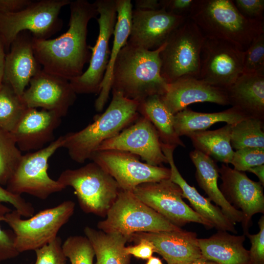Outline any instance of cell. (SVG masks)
<instances>
[{"label": "cell", "instance_id": "cell-1", "mask_svg": "<svg viewBox=\"0 0 264 264\" xmlns=\"http://www.w3.org/2000/svg\"><path fill=\"white\" fill-rule=\"evenodd\" d=\"M69 5L67 30L52 39L33 38V50L43 71L70 81L81 75L85 64L89 62L88 25L99 14L94 2L87 0L71 1Z\"/></svg>", "mask_w": 264, "mask_h": 264}, {"label": "cell", "instance_id": "cell-2", "mask_svg": "<svg viewBox=\"0 0 264 264\" xmlns=\"http://www.w3.org/2000/svg\"><path fill=\"white\" fill-rule=\"evenodd\" d=\"M165 44L150 50L127 42L114 63L111 91L139 103L152 95H163L168 84L161 75L160 53Z\"/></svg>", "mask_w": 264, "mask_h": 264}, {"label": "cell", "instance_id": "cell-3", "mask_svg": "<svg viewBox=\"0 0 264 264\" xmlns=\"http://www.w3.org/2000/svg\"><path fill=\"white\" fill-rule=\"evenodd\" d=\"M188 17L204 37L229 41L244 51L264 33V21L244 17L231 0H194Z\"/></svg>", "mask_w": 264, "mask_h": 264}, {"label": "cell", "instance_id": "cell-4", "mask_svg": "<svg viewBox=\"0 0 264 264\" xmlns=\"http://www.w3.org/2000/svg\"><path fill=\"white\" fill-rule=\"evenodd\" d=\"M111 101L102 114L82 130L63 135V147L72 160L83 163L104 141L113 137L132 124L139 116V102L112 91Z\"/></svg>", "mask_w": 264, "mask_h": 264}, {"label": "cell", "instance_id": "cell-5", "mask_svg": "<svg viewBox=\"0 0 264 264\" xmlns=\"http://www.w3.org/2000/svg\"><path fill=\"white\" fill-rule=\"evenodd\" d=\"M106 233H117L129 241L137 232L178 230L179 227L139 200L132 191L120 190L106 219L97 223Z\"/></svg>", "mask_w": 264, "mask_h": 264}, {"label": "cell", "instance_id": "cell-6", "mask_svg": "<svg viewBox=\"0 0 264 264\" xmlns=\"http://www.w3.org/2000/svg\"><path fill=\"white\" fill-rule=\"evenodd\" d=\"M57 180L65 188L72 187L82 210L104 217L120 189L115 180L94 162L76 169H66Z\"/></svg>", "mask_w": 264, "mask_h": 264}, {"label": "cell", "instance_id": "cell-7", "mask_svg": "<svg viewBox=\"0 0 264 264\" xmlns=\"http://www.w3.org/2000/svg\"><path fill=\"white\" fill-rule=\"evenodd\" d=\"M204 40L189 17L171 34L160 53L161 75L167 83L185 77L198 79Z\"/></svg>", "mask_w": 264, "mask_h": 264}, {"label": "cell", "instance_id": "cell-8", "mask_svg": "<svg viewBox=\"0 0 264 264\" xmlns=\"http://www.w3.org/2000/svg\"><path fill=\"white\" fill-rule=\"evenodd\" d=\"M75 203L66 200L25 220L21 219V215L14 209L6 214L1 221L12 229L15 248L20 253L35 250L54 240L73 215Z\"/></svg>", "mask_w": 264, "mask_h": 264}, {"label": "cell", "instance_id": "cell-9", "mask_svg": "<svg viewBox=\"0 0 264 264\" xmlns=\"http://www.w3.org/2000/svg\"><path fill=\"white\" fill-rule=\"evenodd\" d=\"M70 0H41L33 1L16 13L0 14V37L5 49L8 50L18 35L29 31L34 38L48 39L63 26L59 17L63 7Z\"/></svg>", "mask_w": 264, "mask_h": 264}, {"label": "cell", "instance_id": "cell-10", "mask_svg": "<svg viewBox=\"0 0 264 264\" xmlns=\"http://www.w3.org/2000/svg\"><path fill=\"white\" fill-rule=\"evenodd\" d=\"M64 136H60L47 146L22 155V158L8 181L6 189L12 194H29L41 199L66 188L47 173L48 160L59 148L63 147Z\"/></svg>", "mask_w": 264, "mask_h": 264}, {"label": "cell", "instance_id": "cell-11", "mask_svg": "<svg viewBox=\"0 0 264 264\" xmlns=\"http://www.w3.org/2000/svg\"><path fill=\"white\" fill-rule=\"evenodd\" d=\"M99 17L96 18L99 34L91 50L88 69L69 81L76 94H98L108 66L110 51V39L117 20L115 0H97L94 2Z\"/></svg>", "mask_w": 264, "mask_h": 264}, {"label": "cell", "instance_id": "cell-12", "mask_svg": "<svg viewBox=\"0 0 264 264\" xmlns=\"http://www.w3.org/2000/svg\"><path fill=\"white\" fill-rule=\"evenodd\" d=\"M245 51L229 41L205 37L198 79L226 89L243 73Z\"/></svg>", "mask_w": 264, "mask_h": 264}, {"label": "cell", "instance_id": "cell-13", "mask_svg": "<svg viewBox=\"0 0 264 264\" xmlns=\"http://www.w3.org/2000/svg\"><path fill=\"white\" fill-rule=\"evenodd\" d=\"M90 159L110 174L123 190L132 191L141 184L158 182L171 176L170 168L142 162L137 155L125 151H96Z\"/></svg>", "mask_w": 264, "mask_h": 264}, {"label": "cell", "instance_id": "cell-14", "mask_svg": "<svg viewBox=\"0 0 264 264\" xmlns=\"http://www.w3.org/2000/svg\"><path fill=\"white\" fill-rule=\"evenodd\" d=\"M132 192L144 203L179 227L190 222L207 228L214 227L183 201L181 188L170 178L141 184Z\"/></svg>", "mask_w": 264, "mask_h": 264}, {"label": "cell", "instance_id": "cell-15", "mask_svg": "<svg viewBox=\"0 0 264 264\" xmlns=\"http://www.w3.org/2000/svg\"><path fill=\"white\" fill-rule=\"evenodd\" d=\"M107 150L129 152L153 166L168 163L155 128L141 115L117 135L103 142L95 151Z\"/></svg>", "mask_w": 264, "mask_h": 264}, {"label": "cell", "instance_id": "cell-16", "mask_svg": "<svg viewBox=\"0 0 264 264\" xmlns=\"http://www.w3.org/2000/svg\"><path fill=\"white\" fill-rule=\"evenodd\" d=\"M219 172L222 181L220 189L226 200L242 213L244 220L242 225L246 234L253 216L264 213V186L228 164H222Z\"/></svg>", "mask_w": 264, "mask_h": 264}, {"label": "cell", "instance_id": "cell-17", "mask_svg": "<svg viewBox=\"0 0 264 264\" xmlns=\"http://www.w3.org/2000/svg\"><path fill=\"white\" fill-rule=\"evenodd\" d=\"M187 18L162 8L153 10L132 9L127 43L147 50L156 49L167 42Z\"/></svg>", "mask_w": 264, "mask_h": 264}, {"label": "cell", "instance_id": "cell-18", "mask_svg": "<svg viewBox=\"0 0 264 264\" xmlns=\"http://www.w3.org/2000/svg\"><path fill=\"white\" fill-rule=\"evenodd\" d=\"M22 97L28 108L53 111L65 116L76 99V93L69 81L48 73L42 69L29 82Z\"/></svg>", "mask_w": 264, "mask_h": 264}, {"label": "cell", "instance_id": "cell-19", "mask_svg": "<svg viewBox=\"0 0 264 264\" xmlns=\"http://www.w3.org/2000/svg\"><path fill=\"white\" fill-rule=\"evenodd\" d=\"M145 239L168 264H189L202 257L196 233L178 230L133 234L129 241Z\"/></svg>", "mask_w": 264, "mask_h": 264}, {"label": "cell", "instance_id": "cell-20", "mask_svg": "<svg viewBox=\"0 0 264 264\" xmlns=\"http://www.w3.org/2000/svg\"><path fill=\"white\" fill-rule=\"evenodd\" d=\"M33 39L29 31L20 32L6 54L3 83L21 96L30 80L42 69L33 52Z\"/></svg>", "mask_w": 264, "mask_h": 264}, {"label": "cell", "instance_id": "cell-21", "mask_svg": "<svg viewBox=\"0 0 264 264\" xmlns=\"http://www.w3.org/2000/svg\"><path fill=\"white\" fill-rule=\"evenodd\" d=\"M61 122L53 111L28 108L11 132L21 152L36 151L55 140L54 132Z\"/></svg>", "mask_w": 264, "mask_h": 264}, {"label": "cell", "instance_id": "cell-22", "mask_svg": "<svg viewBox=\"0 0 264 264\" xmlns=\"http://www.w3.org/2000/svg\"><path fill=\"white\" fill-rule=\"evenodd\" d=\"M160 97L173 114L198 102H210L229 105L226 90L212 86L194 77L180 78L168 84L165 93Z\"/></svg>", "mask_w": 264, "mask_h": 264}, {"label": "cell", "instance_id": "cell-23", "mask_svg": "<svg viewBox=\"0 0 264 264\" xmlns=\"http://www.w3.org/2000/svg\"><path fill=\"white\" fill-rule=\"evenodd\" d=\"M161 144L162 152L170 166V179L180 187L182 191L183 197L189 200L192 209L211 223L218 231L237 233L235 224L224 215L220 208L213 205L208 198L201 195L194 187L190 185L183 178L174 160L173 153L176 147L162 143Z\"/></svg>", "mask_w": 264, "mask_h": 264}, {"label": "cell", "instance_id": "cell-24", "mask_svg": "<svg viewBox=\"0 0 264 264\" xmlns=\"http://www.w3.org/2000/svg\"><path fill=\"white\" fill-rule=\"evenodd\" d=\"M225 90L232 107L247 117L264 121V70L243 73Z\"/></svg>", "mask_w": 264, "mask_h": 264}, {"label": "cell", "instance_id": "cell-25", "mask_svg": "<svg viewBox=\"0 0 264 264\" xmlns=\"http://www.w3.org/2000/svg\"><path fill=\"white\" fill-rule=\"evenodd\" d=\"M189 156L195 166V176L199 186L203 189L208 198L220 207L224 215L234 224L242 223V213L234 208L225 199L218 185L219 168L214 160L201 152L194 150Z\"/></svg>", "mask_w": 264, "mask_h": 264}, {"label": "cell", "instance_id": "cell-26", "mask_svg": "<svg viewBox=\"0 0 264 264\" xmlns=\"http://www.w3.org/2000/svg\"><path fill=\"white\" fill-rule=\"evenodd\" d=\"M245 235L236 236L218 231L210 237L198 239L202 256L219 264H250L244 246Z\"/></svg>", "mask_w": 264, "mask_h": 264}, {"label": "cell", "instance_id": "cell-27", "mask_svg": "<svg viewBox=\"0 0 264 264\" xmlns=\"http://www.w3.org/2000/svg\"><path fill=\"white\" fill-rule=\"evenodd\" d=\"M117 20L113 32V46L110 53L108 66L101 85L98 96L94 106L97 111H101L107 103L111 90L113 69L115 60L122 48L130 36L132 5L131 0H115Z\"/></svg>", "mask_w": 264, "mask_h": 264}, {"label": "cell", "instance_id": "cell-28", "mask_svg": "<svg viewBox=\"0 0 264 264\" xmlns=\"http://www.w3.org/2000/svg\"><path fill=\"white\" fill-rule=\"evenodd\" d=\"M247 117L234 107L214 113H203L186 108L174 115V128L179 137L205 131L220 122L235 124Z\"/></svg>", "mask_w": 264, "mask_h": 264}, {"label": "cell", "instance_id": "cell-29", "mask_svg": "<svg viewBox=\"0 0 264 264\" xmlns=\"http://www.w3.org/2000/svg\"><path fill=\"white\" fill-rule=\"evenodd\" d=\"M96 258L95 264H130L131 255L125 251L128 239L117 233H106L89 226L84 230Z\"/></svg>", "mask_w": 264, "mask_h": 264}, {"label": "cell", "instance_id": "cell-30", "mask_svg": "<svg viewBox=\"0 0 264 264\" xmlns=\"http://www.w3.org/2000/svg\"><path fill=\"white\" fill-rule=\"evenodd\" d=\"M138 112L146 117L155 128L161 142L185 147L174 128V114L168 109L160 96L154 95L139 103Z\"/></svg>", "mask_w": 264, "mask_h": 264}, {"label": "cell", "instance_id": "cell-31", "mask_svg": "<svg viewBox=\"0 0 264 264\" xmlns=\"http://www.w3.org/2000/svg\"><path fill=\"white\" fill-rule=\"evenodd\" d=\"M231 125L213 131H201L188 134L195 150L223 164L230 163L234 151L230 143Z\"/></svg>", "mask_w": 264, "mask_h": 264}, {"label": "cell", "instance_id": "cell-32", "mask_svg": "<svg viewBox=\"0 0 264 264\" xmlns=\"http://www.w3.org/2000/svg\"><path fill=\"white\" fill-rule=\"evenodd\" d=\"M264 121L247 118L231 125L230 143L236 150L246 148L264 149Z\"/></svg>", "mask_w": 264, "mask_h": 264}, {"label": "cell", "instance_id": "cell-33", "mask_svg": "<svg viewBox=\"0 0 264 264\" xmlns=\"http://www.w3.org/2000/svg\"><path fill=\"white\" fill-rule=\"evenodd\" d=\"M27 109L22 97L3 83L0 88V128L12 132Z\"/></svg>", "mask_w": 264, "mask_h": 264}, {"label": "cell", "instance_id": "cell-34", "mask_svg": "<svg viewBox=\"0 0 264 264\" xmlns=\"http://www.w3.org/2000/svg\"><path fill=\"white\" fill-rule=\"evenodd\" d=\"M22 156V152L11 132L0 128V185H6Z\"/></svg>", "mask_w": 264, "mask_h": 264}, {"label": "cell", "instance_id": "cell-35", "mask_svg": "<svg viewBox=\"0 0 264 264\" xmlns=\"http://www.w3.org/2000/svg\"><path fill=\"white\" fill-rule=\"evenodd\" d=\"M62 247L71 264H93L95 252L86 236H70L63 243Z\"/></svg>", "mask_w": 264, "mask_h": 264}, {"label": "cell", "instance_id": "cell-36", "mask_svg": "<svg viewBox=\"0 0 264 264\" xmlns=\"http://www.w3.org/2000/svg\"><path fill=\"white\" fill-rule=\"evenodd\" d=\"M264 70V33L256 38L245 51L243 73Z\"/></svg>", "mask_w": 264, "mask_h": 264}, {"label": "cell", "instance_id": "cell-37", "mask_svg": "<svg viewBox=\"0 0 264 264\" xmlns=\"http://www.w3.org/2000/svg\"><path fill=\"white\" fill-rule=\"evenodd\" d=\"M230 163L234 169L243 172L264 164V149L246 147L237 150L234 152Z\"/></svg>", "mask_w": 264, "mask_h": 264}, {"label": "cell", "instance_id": "cell-38", "mask_svg": "<svg viewBox=\"0 0 264 264\" xmlns=\"http://www.w3.org/2000/svg\"><path fill=\"white\" fill-rule=\"evenodd\" d=\"M3 203L12 205L22 217L29 218L34 215L35 209L31 203L21 196L11 193L0 185V221L6 214L12 211Z\"/></svg>", "mask_w": 264, "mask_h": 264}, {"label": "cell", "instance_id": "cell-39", "mask_svg": "<svg viewBox=\"0 0 264 264\" xmlns=\"http://www.w3.org/2000/svg\"><path fill=\"white\" fill-rule=\"evenodd\" d=\"M62 244L61 238L57 236L47 244L35 249V264H67Z\"/></svg>", "mask_w": 264, "mask_h": 264}, {"label": "cell", "instance_id": "cell-40", "mask_svg": "<svg viewBox=\"0 0 264 264\" xmlns=\"http://www.w3.org/2000/svg\"><path fill=\"white\" fill-rule=\"evenodd\" d=\"M260 228L256 234H246L251 243L249 251L250 264H264V216L258 221Z\"/></svg>", "mask_w": 264, "mask_h": 264}, {"label": "cell", "instance_id": "cell-41", "mask_svg": "<svg viewBox=\"0 0 264 264\" xmlns=\"http://www.w3.org/2000/svg\"><path fill=\"white\" fill-rule=\"evenodd\" d=\"M233 2L244 17L250 20L264 21V0H235Z\"/></svg>", "mask_w": 264, "mask_h": 264}, {"label": "cell", "instance_id": "cell-42", "mask_svg": "<svg viewBox=\"0 0 264 264\" xmlns=\"http://www.w3.org/2000/svg\"><path fill=\"white\" fill-rule=\"evenodd\" d=\"M14 237L12 231L2 229L0 226V262L19 255L14 245Z\"/></svg>", "mask_w": 264, "mask_h": 264}, {"label": "cell", "instance_id": "cell-43", "mask_svg": "<svg viewBox=\"0 0 264 264\" xmlns=\"http://www.w3.org/2000/svg\"><path fill=\"white\" fill-rule=\"evenodd\" d=\"M161 8L175 15L188 17L194 0H161Z\"/></svg>", "mask_w": 264, "mask_h": 264}, {"label": "cell", "instance_id": "cell-44", "mask_svg": "<svg viewBox=\"0 0 264 264\" xmlns=\"http://www.w3.org/2000/svg\"><path fill=\"white\" fill-rule=\"evenodd\" d=\"M135 242L136 244L125 247L126 253L130 255L141 259H148L152 256L154 252L152 244L145 239L137 240Z\"/></svg>", "mask_w": 264, "mask_h": 264}, {"label": "cell", "instance_id": "cell-45", "mask_svg": "<svg viewBox=\"0 0 264 264\" xmlns=\"http://www.w3.org/2000/svg\"><path fill=\"white\" fill-rule=\"evenodd\" d=\"M31 0H0V14L16 13L27 7Z\"/></svg>", "mask_w": 264, "mask_h": 264}, {"label": "cell", "instance_id": "cell-46", "mask_svg": "<svg viewBox=\"0 0 264 264\" xmlns=\"http://www.w3.org/2000/svg\"><path fill=\"white\" fill-rule=\"evenodd\" d=\"M161 8L159 0H136L135 1V9L143 10H153Z\"/></svg>", "mask_w": 264, "mask_h": 264}, {"label": "cell", "instance_id": "cell-47", "mask_svg": "<svg viewBox=\"0 0 264 264\" xmlns=\"http://www.w3.org/2000/svg\"><path fill=\"white\" fill-rule=\"evenodd\" d=\"M5 46L0 37V88L3 84L6 54Z\"/></svg>", "mask_w": 264, "mask_h": 264}, {"label": "cell", "instance_id": "cell-48", "mask_svg": "<svg viewBox=\"0 0 264 264\" xmlns=\"http://www.w3.org/2000/svg\"><path fill=\"white\" fill-rule=\"evenodd\" d=\"M247 171L255 174L259 179V182L264 186V164L251 168Z\"/></svg>", "mask_w": 264, "mask_h": 264}, {"label": "cell", "instance_id": "cell-49", "mask_svg": "<svg viewBox=\"0 0 264 264\" xmlns=\"http://www.w3.org/2000/svg\"><path fill=\"white\" fill-rule=\"evenodd\" d=\"M189 264H219L214 261L209 260L203 258L202 256L198 258Z\"/></svg>", "mask_w": 264, "mask_h": 264}, {"label": "cell", "instance_id": "cell-50", "mask_svg": "<svg viewBox=\"0 0 264 264\" xmlns=\"http://www.w3.org/2000/svg\"><path fill=\"white\" fill-rule=\"evenodd\" d=\"M146 264H163L161 260L156 257L152 256L148 259Z\"/></svg>", "mask_w": 264, "mask_h": 264}]
</instances>
